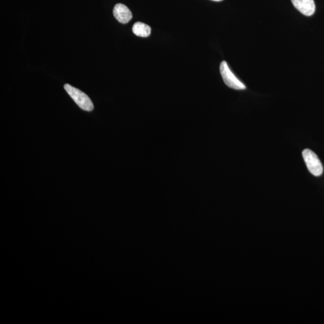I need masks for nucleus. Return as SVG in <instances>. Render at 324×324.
I'll return each instance as SVG.
<instances>
[{
	"mask_svg": "<svg viewBox=\"0 0 324 324\" xmlns=\"http://www.w3.org/2000/svg\"><path fill=\"white\" fill-rule=\"evenodd\" d=\"M64 87L65 90L81 109L88 112L92 111L94 109L93 102L86 93L68 84H65Z\"/></svg>",
	"mask_w": 324,
	"mask_h": 324,
	"instance_id": "f257e3e1",
	"label": "nucleus"
},
{
	"mask_svg": "<svg viewBox=\"0 0 324 324\" xmlns=\"http://www.w3.org/2000/svg\"><path fill=\"white\" fill-rule=\"evenodd\" d=\"M220 72L224 83L229 87L237 89V90L246 89V86L232 72L230 67H228L227 63L226 62L223 61L221 63Z\"/></svg>",
	"mask_w": 324,
	"mask_h": 324,
	"instance_id": "7ed1b4c3",
	"label": "nucleus"
},
{
	"mask_svg": "<svg viewBox=\"0 0 324 324\" xmlns=\"http://www.w3.org/2000/svg\"><path fill=\"white\" fill-rule=\"evenodd\" d=\"M302 154L309 172L316 176L322 175L323 167L317 155L309 149L303 150Z\"/></svg>",
	"mask_w": 324,
	"mask_h": 324,
	"instance_id": "f03ea898",
	"label": "nucleus"
},
{
	"mask_svg": "<svg viewBox=\"0 0 324 324\" xmlns=\"http://www.w3.org/2000/svg\"><path fill=\"white\" fill-rule=\"evenodd\" d=\"M132 31L136 36L146 38L150 35L151 30L150 26L146 23L137 22L133 25Z\"/></svg>",
	"mask_w": 324,
	"mask_h": 324,
	"instance_id": "423d86ee",
	"label": "nucleus"
},
{
	"mask_svg": "<svg viewBox=\"0 0 324 324\" xmlns=\"http://www.w3.org/2000/svg\"><path fill=\"white\" fill-rule=\"evenodd\" d=\"M212 1H222V0H212Z\"/></svg>",
	"mask_w": 324,
	"mask_h": 324,
	"instance_id": "0eeeda50",
	"label": "nucleus"
},
{
	"mask_svg": "<svg viewBox=\"0 0 324 324\" xmlns=\"http://www.w3.org/2000/svg\"><path fill=\"white\" fill-rule=\"evenodd\" d=\"M113 14L118 22L122 23H127L132 18V14L129 8L123 4H116Z\"/></svg>",
	"mask_w": 324,
	"mask_h": 324,
	"instance_id": "39448f33",
	"label": "nucleus"
},
{
	"mask_svg": "<svg viewBox=\"0 0 324 324\" xmlns=\"http://www.w3.org/2000/svg\"><path fill=\"white\" fill-rule=\"evenodd\" d=\"M294 6L307 17H310L315 12V4L314 0H291Z\"/></svg>",
	"mask_w": 324,
	"mask_h": 324,
	"instance_id": "20e7f679",
	"label": "nucleus"
}]
</instances>
